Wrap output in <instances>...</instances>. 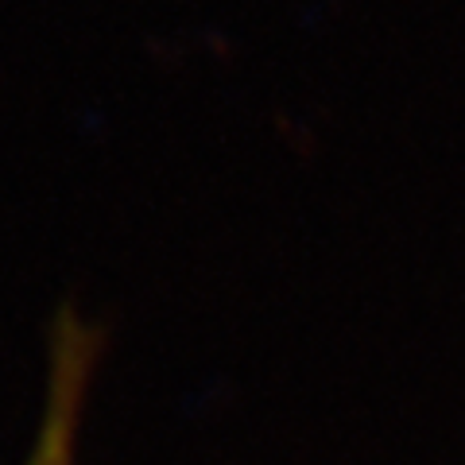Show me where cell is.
I'll return each instance as SVG.
<instances>
[{"label": "cell", "mask_w": 465, "mask_h": 465, "mask_svg": "<svg viewBox=\"0 0 465 465\" xmlns=\"http://www.w3.org/2000/svg\"><path fill=\"white\" fill-rule=\"evenodd\" d=\"M85 384V338L66 318L63 333L54 341L51 365V391L43 407L39 439L27 465H74V430H78V403Z\"/></svg>", "instance_id": "cell-1"}]
</instances>
